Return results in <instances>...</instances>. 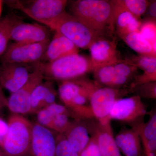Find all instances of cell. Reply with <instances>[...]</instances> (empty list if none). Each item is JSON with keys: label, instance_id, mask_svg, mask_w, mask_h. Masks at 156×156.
Here are the masks:
<instances>
[{"label": "cell", "instance_id": "d4e9b609", "mask_svg": "<svg viewBox=\"0 0 156 156\" xmlns=\"http://www.w3.org/2000/svg\"><path fill=\"white\" fill-rule=\"evenodd\" d=\"M140 135L142 141H148L156 139V113L155 110L150 113L147 122L139 127Z\"/></svg>", "mask_w": 156, "mask_h": 156}, {"label": "cell", "instance_id": "7402d4cb", "mask_svg": "<svg viewBox=\"0 0 156 156\" xmlns=\"http://www.w3.org/2000/svg\"><path fill=\"white\" fill-rule=\"evenodd\" d=\"M69 112L70 111L64 105L55 102L42 109L37 113V123L50 129L54 117L59 114Z\"/></svg>", "mask_w": 156, "mask_h": 156}, {"label": "cell", "instance_id": "8992f818", "mask_svg": "<svg viewBox=\"0 0 156 156\" xmlns=\"http://www.w3.org/2000/svg\"><path fill=\"white\" fill-rule=\"evenodd\" d=\"M133 92L130 88L116 89L100 86L92 92L90 104L94 119L101 124L111 122L110 112L115 102Z\"/></svg>", "mask_w": 156, "mask_h": 156}, {"label": "cell", "instance_id": "5bb4252c", "mask_svg": "<svg viewBox=\"0 0 156 156\" xmlns=\"http://www.w3.org/2000/svg\"><path fill=\"white\" fill-rule=\"evenodd\" d=\"M94 69L114 64L120 61L114 42L101 37L89 48Z\"/></svg>", "mask_w": 156, "mask_h": 156}, {"label": "cell", "instance_id": "8fae6325", "mask_svg": "<svg viewBox=\"0 0 156 156\" xmlns=\"http://www.w3.org/2000/svg\"><path fill=\"white\" fill-rule=\"evenodd\" d=\"M87 122L90 135L96 139L101 156H122L116 143L111 122L101 124L95 119Z\"/></svg>", "mask_w": 156, "mask_h": 156}, {"label": "cell", "instance_id": "83f0119b", "mask_svg": "<svg viewBox=\"0 0 156 156\" xmlns=\"http://www.w3.org/2000/svg\"><path fill=\"white\" fill-rule=\"evenodd\" d=\"M117 74L124 76L133 80L137 68L128 61H119L112 64Z\"/></svg>", "mask_w": 156, "mask_h": 156}, {"label": "cell", "instance_id": "52a82bcc", "mask_svg": "<svg viewBox=\"0 0 156 156\" xmlns=\"http://www.w3.org/2000/svg\"><path fill=\"white\" fill-rule=\"evenodd\" d=\"M50 40L36 43H14L0 57L1 63L34 64L41 61Z\"/></svg>", "mask_w": 156, "mask_h": 156}, {"label": "cell", "instance_id": "4fadbf2b", "mask_svg": "<svg viewBox=\"0 0 156 156\" xmlns=\"http://www.w3.org/2000/svg\"><path fill=\"white\" fill-rule=\"evenodd\" d=\"M54 131L40 125L33 124L31 155L32 156H55L56 136Z\"/></svg>", "mask_w": 156, "mask_h": 156}, {"label": "cell", "instance_id": "d6a6232c", "mask_svg": "<svg viewBox=\"0 0 156 156\" xmlns=\"http://www.w3.org/2000/svg\"><path fill=\"white\" fill-rule=\"evenodd\" d=\"M8 98H6L2 87L0 86V114L5 107L7 106Z\"/></svg>", "mask_w": 156, "mask_h": 156}, {"label": "cell", "instance_id": "ffe728a7", "mask_svg": "<svg viewBox=\"0 0 156 156\" xmlns=\"http://www.w3.org/2000/svg\"><path fill=\"white\" fill-rule=\"evenodd\" d=\"M114 26L116 25L122 36L139 31L141 23L129 11L118 5L116 2Z\"/></svg>", "mask_w": 156, "mask_h": 156}, {"label": "cell", "instance_id": "5b68a950", "mask_svg": "<svg viewBox=\"0 0 156 156\" xmlns=\"http://www.w3.org/2000/svg\"><path fill=\"white\" fill-rule=\"evenodd\" d=\"M9 6L18 9L31 18L43 25L66 12V0L9 1Z\"/></svg>", "mask_w": 156, "mask_h": 156}, {"label": "cell", "instance_id": "d590c367", "mask_svg": "<svg viewBox=\"0 0 156 156\" xmlns=\"http://www.w3.org/2000/svg\"><path fill=\"white\" fill-rule=\"evenodd\" d=\"M0 156H2L1 155V154H0Z\"/></svg>", "mask_w": 156, "mask_h": 156}, {"label": "cell", "instance_id": "4316f807", "mask_svg": "<svg viewBox=\"0 0 156 156\" xmlns=\"http://www.w3.org/2000/svg\"><path fill=\"white\" fill-rule=\"evenodd\" d=\"M55 156H79V154L69 143L63 134H57Z\"/></svg>", "mask_w": 156, "mask_h": 156}, {"label": "cell", "instance_id": "484cf974", "mask_svg": "<svg viewBox=\"0 0 156 156\" xmlns=\"http://www.w3.org/2000/svg\"><path fill=\"white\" fill-rule=\"evenodd\" d=\"M128 61L136 68H140L145 73L156 74V56L140 55L133 59V61Z\"/></svg>", "mask_w": 156, "mask_h": 156}, {"label": "cell", "instance_id": "9c48e42d", "mask_svg": "<svg viewBox=\"0 0 156 156\" xmlns=\"http://www.w3.org/2000/svg\"><path fill=\"white\" fill-rule=\"evenodd\" d=\"M34 69L26 83L8 98L7 107L12 114L22 115L30 113L32 94L34 89L44 79L41 72Z\"/></svg>", "mask_w": 156, "mask_h": 156}, {"label": "cell", "instance_id": "6da1fadb", "mask_svg": "<svg viewBox=\"0 0 156 156\" xmlns=\"http://www.w3.org/2000/svg\"><path fill=\"white\" fill-rule=\"evenodd\" d=\"M69 9L72 16L97 32L103 34L113 30L115 1L78 0Z\"/></svg>", "mask_w": 156, "mask_h": 156}, {"label": "cell", "instance_id": "7c38bea8", "mask_svg": "<svg viewBox=\"0 0 156 156\" xmlns=\"http://www.w3.org/2000/svg\"><path fill=\"white\" fill-rule=\"evenodd\" d=\"M50 29L38 23H27L20 20L13 26L10 40L15 43H36L50 40Z\"/></svg>", "mask_w": 156, "mask_h": 156}, {"label": "cell", "instance_id": "7a4b0ae2", "mask_svg": "<svg viewBox=\"0 0 156 156\" xmlns=\"http://www.w3.org/2000/svg\"><path fill=\"white\" fill-rule=\"evenodd\" d=\"M44 78L49 81L60 82L82 78L94 67L91 59L83 55L73 54L59 58L52 62H40L33 64Z\"/></svg>", "mask_w": 156, "mask_h": 156}, {"label": "cell", "instance_id": "2e32d148", "mask_svg": "<svg viewBox=\"0 0 156 156\" xmlns=\"http://www.w3.org/2000/svg\"><path fill=\"white\" fill-rule=\"evenodd\" d=\"M79 49L69 39L55 32L41 62H52L65 56L77 54L79 53Z\"/></svg>", "mask_w": 156, "mask_h": 156}, {"label": "cell", "instance_id": "d6986e66", "mask_svg": "<svg viewBox=\"0 0 156 156\" xmlns=\"http://www.w3.org/2000/svg\"><path fill=\"white\" fill-rule=\"evenodd\" d=\"M94 71L95 82L102 87L122 89L132 80L117 74L112 64L98 67Z\"/></svg>", "mask_w": 156, "mask_h": 156}, {"label": "cell", "instance_id": "e0dca14e", "mask_svg": "<svg viewBox=\"0 0 156 156\" xmlns=\"http://www.w3.org/2000/svg\"><path fill=\"white\" fill-rule=\"evenodd\" d=\"M62 134L79 154L87 147L91 139L87 120H73L69 127Z\"/></svg>", "mask_w": 156, "mask_h": 156}, {"label": "cell", "instance_id": "603a6c76", "mask_svg": "<svg viewBox=\"0 0 156 156\" xmlns=\"http://www.w3.org/2000/svg\"><path fill=\"white\" fill-rule=\"evenodd\" d=\"M20 20L17 15L12 14L7 15L0 20V57L8 48L13 26Z\"/></svg>", "mask_w": 156, "mask_h": 156}, {"label": "cell", "instance_id": "30bf717a", "mask_svg": "<svg viewBox=\"0 0 156 156\" xmlns=\"http://www.w3.org/2000/svg\"><path fill=\"white\" fill-rule=\"evenodd\" d=\"M34 69L33 64L1 63L0 86L14 93L26 83Z\"/></svg>", "mask_w": 156, "mask_h": 156}, {"label": "cell", "instance_id": "f546056e", "mask_svg": "<svg viewBox=\"0 0 156 156\" xmlns=\"http://www.w3.org/2000/svg\"><path fill=\"white\" fill-rule=\"evenodd\" d=\"M140 33L141 35L152 45L156 50V29L155 23L147 22L140 27Z\"/></svg>", "mask_w": 156, "mask_h": 156}, {"label": "cell", "instance_id": "f1b7e54d", "mask_svg": "<svg viewBox=\"0 0 156 156\" xmlns=\"http://www.w3.org/2000/svg\"><path fill=\"white\" fill-rule=\"evenodd\" d=\"M132 89L133 92H135L136 95L140 98L155 99L156 98V82H151L140 85Z\"/></svg>", "mask_w": 156, "mask_h": 156}, {"label": "cell", "instance_id": "ac0fdd59", "mask_svg": "<svg viewBox=\"0 0 156 156\" xmlns=\"http://www.w3.org/2000/svg\"><path fill=\"white\" fill-rule=\"evenodd\" d=\"M57 93L50 81L42 82L35 87L30 99V113L37 114L41 110L56 102Z\"/></svg>", "mask_w": 156, "mask_h": 156}, {"label": "cell", "instance_id": "1f68e13d", "mask_svg": "<svg viewBox=\"0 0 156 156\" xmlns=\"http://www.w3.org/2000/svg\"><path fill=\"white\" fill-rule=\"evenodd\" d=\"M8 130V122L0 117V147L2 144Z\"/></svg>", "mask_w": 156, "mask_h": 156}, {"label": "cell", "instance_id": "e575fe53", "mask_svg": "<svg viewBox=\"0 0 156 156\" xmlns=\"http://www.w3.org/2000/svg\"><path fill=\"white\" fill-rule=\"evenodd\" d=\"M3 1H0V16L2 14V7Z\"/></svg>", "mask_w": 156, "mask_h": 156}, {"label": "cell", "instance_id": "44dd1931", "mask_svg": "<svg viewBox=\"0 0 156 156\" xmlns=\"http://www.w3.org/2000/svg\"><path fill=\"white\" fill-rule=\"evenodd\" d=\"M127 45L135 52L141 55L156 56V50L149 42L144 38L139 31L122 36Z\"/></svg>", "mask_w": 156, "mask_h": 156}, {"label": "cell", "instance_id": "836d02e7", "mask_svg": "<svg viewBox=\"0 0 156 156\" xmlns=\"http://www.w3.org/2000/svg\"><path fill=\"white\" fill-rule=\"evenodd\" d=\"M156 2L155 1L153 2L150 5V7L149 10V13L150 15L153 18L156 17Z\"/></svg>", "mask_w": 156, "mask_h": 156}, {"label": "cell", "instance_id": "277c9868", "mask_svg": "<svg viewBox=\"0 0 156 156\" xmlns=\"http://www.w3.org/2000/svg\"><path fill=\"white\" fill-rule=\"evenodd\" d=\"M44 25L66 37L79 48L88 49L102 36L66 11Z\"/></svg>", "mask_w": 156, "mask_h": 156}, {"label": "cell", "instance_id": "3957f363", "mask_svg": "<svg viewBox=\"0 0 156 156\" xmlns=\"http://www.w3.org/2000/svg\"><path fill=\"white\" fill-rule=\"evenodd\" d=\"M8 130L1 147L5 156H30L32 124L22 115L12 114L8 122Z\"/></svg>", "mask_w": 156, "mask_h": 156}, {"label": "cell", "instance_id": "cb8c5ba5", "mask_svg": "<svg viewBox=\"0 0 156 156\" xmlns=\"http://www.w3.org/2000/svg\"><path fill=\"white\" fill-rule=\"evenodd\" d=\"M116 2L118 5L136 17L144 14L149 5V2L145 0H122L116 1Z\"/></svg>", "mask_w": 156, "mask_h": 156}, {"label": "cell", "instance_id": "9a60e30c", "mask_svg": "<svg viewBox=\"0 0 156 156\" xmlns=\"http://www.w3.org/2000/svg\"><path fill=\"white\" fill-rule=\"evenodd\" d=\"M139 126L123 128L115 136L117 146L124 156H146L140 135Z\"/></svg>", "mask_w": 156, "mask_h": 156}, {"label": "cell", "instance_id": "4dcf8cb0", "mask_svg": "<svg viewBox=\"0 0 156 156\" xmlns=\"http://www.w3.org/2000/svg\"><path fill=\"white\" fill-rule=\"evenodd\" d=\"M79 156H101L97 142L94 136H91L90 141L79 154Z\"/></svg>", "mask_w": 156, "mask_h": 156}, {"label": "cell", "instance_id": "ba28073f", "mask_svg": "<svg viewBox=\"0 0 156 156\" xmlns=\"http://www.w3.org/2000/svg\"><path fill=\"white\" fill-rule=\"evenodd\" d=\"M147 113V108L141 98L136 95L123 97L114 104L110 112V120L129 124L131 127L140 125Z\"/></svg>", "mask_w": 156, "mask_h": 156}]
</instances>
